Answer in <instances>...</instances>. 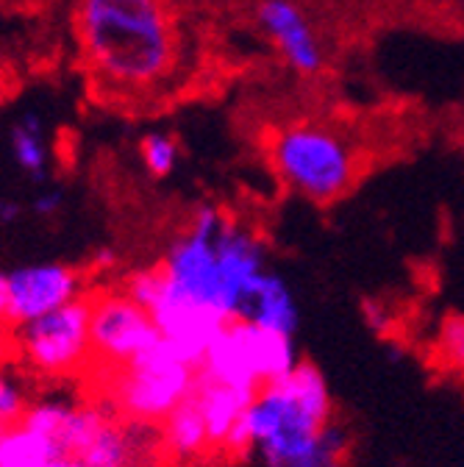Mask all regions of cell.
Returning a JSON list of instances; mask_svg holds the SVG:
<instances>
[{
    "instance_id": "1",
    "label": "cell",
    "mask_w": 464,
    "mask_h": 467,
    "mask_svg": "<svg viewBox=\"0 0 464 467\" xmlns=\"http://www.w3.org/2000/svg\"><path fill=\"white\" fill-rule=\"evenodd\" d=\"M84 65L108 95H153L176 78L181 34L167 0H78Z\"/></svg>"
},
{
    "instance_id": "2",
    "label": "cell",
    "mask_w": 464,
    "mask_h": 467,
    "mask_svg": "<svg viewBox=\"0 0 464 467\" xmlns=\"http://www.w3.org/2000/svg\"><path fill=\"white\" fill-rule=\"evenodd\" d=\"M331 418L325 376L301 362L253 392L242 423L245 448L256 451L267 467H342L347 434Z\"/></svg>"
},
{
    "instance_id": "3",
    "label": "cell",
    "mask_w": 464,
    "mask_h": 467,
    "mask_svg": "<svg viewBox=\"0 0 464 467\" xmlns=\"http://www.w3.org/2000/svg\"><path fill=\"white\" fill-rule=\"evenodd\" d=\"M267 159L281 187L293 195L331 206L356 187L359 153L339 129L317 120L278 126L267 140Z\"/></svg>"
},
{
    "instance_id": "4",
    "label": "cell",
    "mask_w": 464,
    "mask_h": 467,
    "mask_svg": "<svg viewBox=\"0 0 464 467\" xmlns=\"http://www.w3.org/2000/svg\"><path fill=\"white\" fill-rule=\"evenodd\" d=\"M225 220L228 214L222 209L209 203L198 206L184 231L170 240L161 256V270L172 289L231 320L242 317L245 301L237 286L231 284L217 245V234Z\"/></svg>"
},
{
    "instance_id": "5",
    "label": "cell",
    "mask_w": 464,
    "mask_h": 467,
    "mask_svg": "<svg viewBox=\"0 0 464 467\" xmlns=\"http://www.w3.org/2000/svg\"><path fill=\"white\" fill-rule=\"evenodd\" d=\"M98 379L103 381V400L114 412L131 423L156 429L192 395L198 365L187 362L161 339L126 368L103 370Z\"/></svg>"
},
{
    "instance_id": "6",
    "label": "cell",
    "mask_w": 464,
    "mask_h": 467,
    "mask_svg": "<svg viewBox=\"0 0 464 467\" xmlns=\"http://www.w3.org/2000/svg\"><path fill=\"white\" fill-rule=\"evenodd\" d=\"M301 365L295 337L270 331L248 317H231L211 339L201 376L259 389Z\"/></svg>"
},
{
    "instance_id": "7",
    "label": "cell",
    "mask_w": 464,
    "mask_h": 467,
    "mask_svg": "<svg viewBox=\"0 0 464 467\" xmlns=\"http://www.w3.org/2000/svg\"><path fill=\"white\" fill-rule=\"evenodd\" d=\"M89 296L53 309L31 323L15 326L9 345L20 365L45 379L84 376L95 365L89 334Z\"/></svg>"
},
{
    "instance_id": "8",
    "label": "cell",
    "mask_w": 464,
    "mask_h": 467,
    "mask_svg": "<svg viewBox=\"0 0 464 467\" xmlns=\"http://www.w3.org/2000/svg\"><path fill=\"white\" fill-rule=\"evenodd\" d=\"M89 306L95 373L126 368L129 362L142 357L145 350L161 342V331L153 315L142 304H137L123 286L92 292Z\"/></svg>"
},
{
    "instance_id": "9",
    "label": "cell",
    "mask_w": 464,
    "mask_h": 467,
    "mask_svg": "<svg viewBox=\"0 0 464 467\" xmlns=\"http://www.w3.org/2000/svg\"><path fill=\"white\" fill-rule=\"evenodd\" d=\"M256 26L293 73L304 78L323 73L325 45L298 0H259Z\"/></svg>"
},
{
    "instance_id": "10",
    "label": "cell",
    "mask_w": 464,
    "mask_h": 467,
    "mask_svg": "<svg viewBox=\"0 0 464 467\" xmlns=\"http://www.w3.org/2000/svg\"><path fill=\"white\" fill-rule=\"evenodd\" d=\"M6 278H9V306H12L15 326L31 323L87 296L84 273L65 262L23 265L6 273Z\"/></svg>"
},
{
    "instance_id": "11",
    "label": "cell",
    "mask_w": 464,
    "mask_h": 467,
    "mask_svg": "<svg viewBox=\"0 0 464 467\" xmlns=\"http://www.w3.org/2000/svg\"><path fill=\"white\" fill-rule=\"evenodd\" d=\"M256 389H245L228 381H217L198 373V384L192 389L195 403L201 406L203 420L209 426L214 453H245L242 423L248 415V406Z\"/></svg>"
},
{
    "instance_id": "12",
    "label": "cell",
    "mask_w": 464,
    "mask_h": 467,
    "mask_svg": "<svg viewBox=\"0 0 464 467\" xmlns=\"http://www.w3.org/2000/svg\"><path fill=\"white\" fill-rule=\"evenodd\" d=\"M159 451V434L153 426H139L120 418L114 409L100 420L92 440L76 456L87 467H145Z\"/></svg>"
},
{
    "instance_id": "13",
    "label": "cell",
    "mask_w": 464,
    "mask_h": 467,
    "mask_svg": "<svg viewBox=\"0 0 464 467\" xmlns=\"http://www.w3.org/2000/svg\"><path fill=\"white\" fill-rule=\"evenodd\" d=\"M242 317H248L270 331L295 337L298 323H301V309H298L293 286H289L275 270L267 267L251 289Z\"/></svg>"
},
{
    "instance_id": "14",
    "label": "cell",
    "mask_w": 464,
    "mask_h": 467,
    "mask_svg": "<svg viewBox=\"0 0 464 467\" xmlns=\"http://www.w3.org/2000/svg\"><path fill=\"white\" fill-rule=\"evenodd\" d=\"M156 434H159V451L172 462L190 464L203 459L206 453H214L209 426L192 395L156 426Z\"/></svg>"
},
{
    "instance_id": "15",
    "label": "cell",
    "mask_w": 464,
    "mask_h": 467,
    "mask_svg": "<svg viewBox=\"0 0 464 467\" xmlns=\"http://www.w3.org/2000/svg\"><path fill=\"white\" fill-rule=\"evenodd\" d=\"M59 456V442L20 420L0 431V467H47Z\"/></svg>"
},
{
    "instance_id": "16",
    "label": "cell",
    "mask_w": 464,
    "mask_h": 467,
    "mask_svg": "<svg viewBox=\"0 0 464 467\" xmlns=\"http://www.w3.org/2000/svg\"><path fill=\"white\" fill-rule=\"evenodd\" d=\"M9 148H12V159L15 164L31 175L34 182H45L47 179V170H50V150H47V140H45V129L42 120L28 111L23 114L20 120L12 126L9 134Z\"/></svg>"
},
{
    "instance_id": "17",
    "label": "cell",
    "mask_w": 464,
    "mask_h": 467,
    "mask_svg": "<svg viewBox=\"0 0 464 467\" xmlns=\"http://www.w3.org/2000/svg\"><path fill=\"white\" fill-rule=\"evenodd\" d=\"M139 159H142L145 170L153 175V179H167V175L176 172V167L181 161L179 140L172 134H167V131H150V134L142 137Z\"/></svg>"
},
{
    "instance_id": "18",
    "label": "cell",
    "mask_w": 464,
    "mask_h": 467,
    "mask_svg": "<svg viewBox=\"0 0 464 467\" xmlns=\"http://www.w3.org/2000/svg\"><path fill=\"white\" fill-rule=\"evenodd\" d=\"M437 357L442 368L456 376H464V317L448 315L437 331Z\"/></svg>"
},
{
    "instance_id": "19",
    "label": "cell",
    "mask_w": 464,
    "mask_h": 467,
    "mask_svg": "<svg viewBox=\"0 0 464 467\" xmlns=\"http://www.w3.org/2000/svg\"><path fill=\"white\" fill-rule=\"evenodd\" d=\"M28 406L31 403H28L26 389L17 381V376H12L6 368H0V423L12 426V423L23 420Z\"/></svg>"
},
{
    "instance_id": "20",
    "label": "cell",
    "mask_w": 464,
    "mask_h": 467,
    "mask_svg": "<svg viewBox=\"0 0 464 467\" xmlns=\"http://www.w3.org/2000/svg\"><path fill=\"white\" fill-rule=\"evenodd\" d=\"M62 206H65V195L59 192V190H42L36 198H34V203H31V209H34V214L36 217H45V220H50V217H56L62 212Z\"/></svg>"
},
{
    "instance_id": "21",
    "label": "cell",
    "mask_w": 464,
    "mask_h": 467,
    "mask_svg": "<svg viewBox=\"0 0 464 467\" xmlns=\"http://www.w3.org/2000/svg\"><path fill=\"white\" fill-rule=\"evenodd\" d=\"M15 331L12 323V306H9V278L6 273H0V339H9Z\"/></svg>"
},
{
    "instance_id": "22",
    "label": "cell",
    "mask_w": 464,
    "mask_h": 467,
    "mask_svg": "<svg viewBox=\"0 0 464 467\" xmlns=\"http://www.w3.org/2000/svg\"><path fill=\"white\" fill-rule=\"evenodd\" d=\"M23 214V206L17 201H0V223L4 225H15Z\"/></svg>"
},
{
    "instance_id": "23",
    "label": "cell",
    "mask_w": 464,
    "mask_h": 467,
    "mask_svg": "<svg viewBox=\"0 0 464 467\" xmlns=\"http://www.w3.org/2000/svg\"><path fill=\"white\" fill-rule=\"evenodd\" d=\"M47 467H87L81 459H76V456H59L56 462H50Z\"/></svg>"
},
{
    "instance_id": "24",
    "label": "cell",
    "mask_w": 464,
    "mask_h": 467,
    "mask_svg": "<svg viewBox=\"0 0 464 467\" xmlns=\"http://www.w3.org/2000/svg\"><path fill=\"white\" fill-rule=\"evenodd\" d=\"M0 431H4V423H0Z\"/></svg>"
}]
</instances>
